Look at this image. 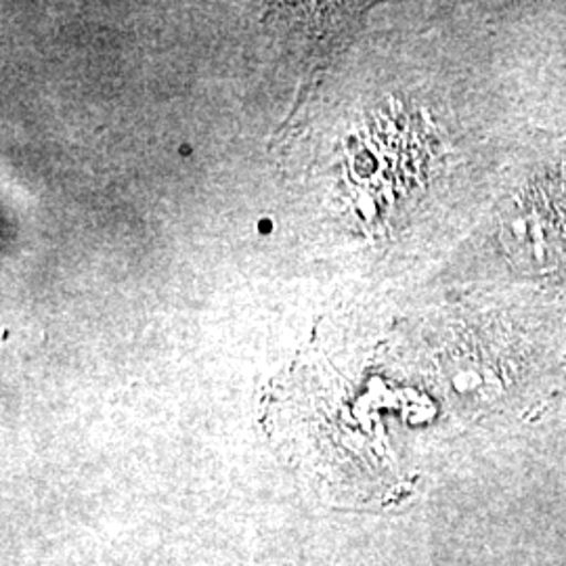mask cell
<instances>
[{
    "label": "cell",
    "mask_w": 566,
    "mask_h": 566,
    "mask_svg": "<svg viewBox=\"0 0 566 566\" xmlns=\"http://www.w3.org/2000/svg\"><path fill=\"white\" fill-rule=\"evenodd\" d=\"M504 235L512 259L528 269H552L565 263V175L533 182L512 203Z\"/></svg>",
    "instance_id": "6da1fadb"
}]
</instances>
